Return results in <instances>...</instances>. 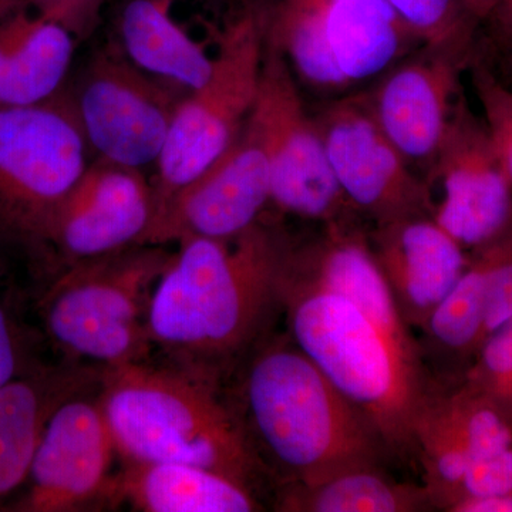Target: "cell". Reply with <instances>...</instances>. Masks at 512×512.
<instances>
[{
	"mask_svg": "<svg viewBox=\"0 0 512 512\" xmlns=\"http://www.w3.org/2000/svg\"><path fill=\"white\" fill-rule=\"evenodd\" d=\"M279 308L289 338L365 413L389 456H417L414 430L433 383L367 235L330 225L303 242L293 271L284 259Z\"/></svg>",
	"mask_w": 512,
	"mask_h": 512,
	"instance_id": "cell-1",
	"label": "cell"
},
{
	"mask_svg": "<svg viewBox=\"0 0 512 512\" xmlns=\"http://www.w3.org/2000/svg\"><path fill=\"white\" fill-rule=\"evenodd\" d=\"M288 245L261 221L237 237L178 242L148 305L151 348L174 365L221 377L279 308Z\"/></svg>",
	"mask_w": 512,
	"mask_h": 512,
	"instance_id": "cell-2",
	"label": "cell"
},
{
	"mask_svg": "<svg viewBox=\"0 0 512 512\" xmlns=\"http://www.w3.org/2000/svg\"><path fill=\"white\" fill-rule=\"evenodd\" d=\"M239 382L235 406L276 490L380 467L389 456L365 413L291 338L256 350Z\"/></svg>",
	"mask_w": 512,
	"mask_h": 512,
	"instance_id": "cell-3",
	"label": "cell"
},
{
	"mask_svg": "<svg viewBox=\"0 0 512 512\" xmlns=\"http://www.w3.org/2000/svg\"><path fill=\"white\" fill-rule=\"evenodd\" d=\"M101 370V409L123 463L192 464L259 495L269 477L220 377L148 359Z\"/></svg>",
	"mask_w": 512,
	"mask_h": 512,
	"instance_id": "cell-4",
	"label": "cell"
},
{
	"mask_svg": "<svg viewBox=\"0 0 512 512\" xmlns=\"http://www.w3.org/2000/svg\"><path fill=\"white\" fill-rule=\"evenodd\" d=\"M171 254L138 245L66 266L43 299L50 338L67 356L101 369L148 359V305Z\"/></svg>",
	"mask_w": 512,
	"mask_h": 512,
	"instance_id": "cell-5",
	"label": "cell"
},
{
	"mask_svg": "<svg viewBox=\"0 0 512 512\" xmlns=\"http://www.w3.org/2000/svg\"><path fill=\"white\" fill-rule=\"evenodd\" d=\"M266 39L293 74L325 93L382 77L421 46L387 0H281Z\"/></svg>",
	"mask_w": 512,
	"mask_h": 512,
	"instance_id": "cell-6",
	"label": "cell"
},
{
	"mask_svg": "<svg viewBox=\"0 0 512 512\" xmlns=\"http://www.w3.org/2000/svg\"><path fill=\"white\" fill-rule=\"evenodd\" d=\"M265 39V20L245 13L218 40L210 79L184 94L156 164V214L220 158L247 123L261 83Z\"/></svg>",
	"mask_w": 512,
	"mask_h": 512,
	"instance_id": "cell-7",
	"label": "cell"
},
{
	"mask_svg": "<svg viewBox=\"0 0 512 512\" xmlns=\"http://www.w3.org/2000/svg\"><path fill=\"white\" fill-rule=\"evenodd\" d=\"M90 154L70 92L0 107V227L37 242Z\"/></svg>",
	"mask_w": 512,
	"mask_h": 512,
	"instance_id": "cell-8",
	"label": "cell"
},
{
	"mask_svg": "<svg viewBox=\"0 0 512 512\" xmlns=\"http://www.w3.org/2000/svg\"><path fill=\"white\" fill-rule=\"evenodd\" d=\"M249 126L271 170V202L320 224L350 220L355 211L336 183L313 117L308 116L288 60L265 39L264 66Z\"/></svg>",
	"mask_w": 512,
	"mask_h": 512,
	"instance_id": "cell-9",
	"label": "cell"
},
{
	"mask_svg": "<svg viewBox=\"0 0 512 512\" xmlns=\"http://www.w3.org/2000/svg\"><path fill=\"white\" fill-rule=\"evenodd\" d=\"M70 94L94 156L138 170L160 160L184 97L134 66L119 46L94 55Z\"/></svg>",
	"mask_w": 512,
	"mask_h": 512,
	"instance_id": "cell-10",
	"label": "cell"
},
{
	"mask_svg": "<svg viewBox=\"0 0 512 512\" xmlns=\"http://www.w3.org/2000/svg\"><path fill=\"white\" fill-rule=\"evenodd\" d=\"M430 217L468 254L512 229V185L483 117L461 94L436 161L424 177Z\"/></svg>",
	"mask_w": 512,
	"mask_h": 512,
	"instance_id": "cell-11",
	"label": "cell"
},
{
	"mask_svg": "<svg viewBox=\"0 0 512 512\" xmlns=\"http://www.w3.org/2000/svg\"><path fill=\"white\" fill-rule=\"evenodd\" d=\"M313 120L330 170L356 214L375 224L430 214L423 177L383 133L366 93L333 100Z\"/></svg>",
	"mask_w": 512,
	"mask_h": 512,
	"instance_id": "cell-12",
	"label": "cell"
},
{
	"mask_svg": "<svg viewBox=\"0 0 512 512\" xmlns=\"http://www.w3.org/2000/svg\"><path fill=\"white\" fill-rule=\"evenodd\" d=\"M117 456L99 396L70 394L53 410L37 444L26 491L6 510H103Z\"/></svg>",
	"mask_w": 512,
	"mask_h": 512,
	"instance_id": "cell-13",
	"label": "cell"
},
{
	"mask_svg": "<svg viewBox=\"0 0 512 512\" xmlns=\"http://www.w3.org/2000/svg\"><path fill=\"white\" fill-rule=\"evenodd\" d=\"M156 215V192L143 171L94 158L50 215L37 242L66 266L144 245Z\"/></svg>",
	"mask_w": 512,
	"mask_h": 512,
	"instance_id": "cell-14",
	"label": "cell"
},
{
	"mask_svg": "<svg viewBox=\"0 0 512 512\" xmlns=\"http://www.w3.org/2000/svg\"><path fill=\"white\" fill-rule=\"evenodd\" d=\"M268 202V157L247 120L227 151L157 212L144 245L237 237L258 224Z\"/></svg>",
	"mask_w": 512,
	"mask_h": 512,
	"instance_id": "cell-15",
	"label": "cell"
},
{
	"mask_svg": "<svg viewBox=\"0 0 512 512\" xmlns=\"http://www.w3.org/2000/svg\"><path fill=\"white\" fill-rule=\"evenodd\" d=\"M100 2L45 0L0 18V107L29 106L62 92L77 46Z\"/></svg>",
	"mask_w": 512,
	"mask_h": 512,
	"instance_id": "cell-16",
	"label": "cell"
},
{
	"mask_svg": "<svg viewBox=\"0 0 512 512\" xmlns=\"http://www.w3.org/2000/svg\"><path fill=\"white\" fill-rule=\"evenodd\" d=\"M468 62L450 53L423 47L402 60L366 93L383 133L420 177H426L463 90L460 74Z\"/></svg>",
	"mask_w": 512,
	"mask_h": 512,
	"instance_id": "cell-17",
	"label": "cell"
},
{
	"mask_svg": "<svg viewBox=\"0 0 512 512\" xmlns=\"http://www.w3.org/2000/svg\"><path fill=\"white\" fill-rule=\"evenodd\" d=\"M367 239L404 322L423 329L466 271L470 254L430 214L376 224Z\"/></svg>",
	"mask_w": 512,
	"mask_h": 512,
	"instance_id": "cell-18",
	"label": "cell"
},
{
	"mask_svg": "<svg viewBox=\"0 0 512 512\" xmlns=\"http://www.w3.org/2000/svg\"><path fill=\"white\" fill-rule=\"evenodd\" d=\"M143 512H254L258 495L220 473L173 461L123 463L111 477L104 508Z\"/></svg>",
	"mask_w": 512,
	"mask_h": 512,
	"instance_id": "cell-19",
	"label": "cell"
},
{
	"mask_svg": "<svg viewBox=\"0 0 512 512\" xmlns=\"http://www.w3.org/2000/svg\"><path fill=\"white\" fill-rule=\"evenodd\" d=\"M119 46L144 73L188 93L210 79V53L171 15L170 0H130L119 18Z\"/></svg>",
	"mask_w": 512,
	"mask_h": 512,
	"instance_id": "cell-20",
	"label": "cell"
},
{
	"mask_svg": "<svg viewBox=\"0 0 512 512\" xmlns=\"http://www.w3.org/2000/svg\"><path fill=\"white\" fill-rule=\"evenodd\" d=\"M83 383L80 375L40 373L0 387V503L25 487L47 420Z\"/></svg>",
	"mask_w": 512,
	"mask_h": 512,
	"instance_id": "cell-21",
	"label": "cell"
},
{
	"mask_svg": "<svg viewBox=\"0 0 512 512\" xmlns=\"http://www.w3.org/2000/svg\"><path fill=\"white\" fill-rule=\"evenodd\" d=\"M285 512H414L434 508L426 485L402 484L380 467L356 468L311 485H285L275 493Z\"/></svg>",
	"mask_w": 512,
	"mask_h": 512,
	"instance_id": "cell-22",
	"label": "cell"
},
{
	"mask_svg": "<svg viewBox=\"0 0 512 512\" xmlns=\"http://www.w3.org/2000/svg\"><path fill=\"white\" fill-rule=\"evenodd\" d=\"M490 262V244L470 252L466 271L421 329L429 345L427 349L453 367L454 379H461L483 345L485 286Z\"/></svg>",
	"mask_w": 512,
	"mask_h": 512,
	"instance_id": "cell-23",
	"label": "cell"
},
{
	"mask_svg": "<svg viewBox=\"0 0 512 512\" xmlns=\"http://www.w3.org/2000/svg\"><path fill=\"white\" fill-rule=\"evenodd\" d=\"M421 46L470 62L480 20L463 0H387Z\"/></svg>",
	"mask_w": 512,
	"mask_h": 512,
	"instance_id": "cell-24",
	"label": "cell"
},
{
	"mask_svg": "<svg viewBox=\"0 0 512 512\" xmlns=\"http://www.w3.org/2000/svg\"><path fill=\"white\" fill-rule=\"evenodd\" d=\"M461 380L490 397L512 419V318L488 336Z\"/></svg>",
	"mask_w": 512,
	"mask_h": 512,
	"instance_id": "cell-25",
	"label": "cell"
},
{
	"mask_svg": "<svg viewBox=\"0 0 512 512\" xmlns=\"http://www.w3.org/2000/svg\"><path fill=\"white\" fill-rule=\"evenodd\" d=\"M471 83L498 156L512 185V86L484 63L471 66Z\"/></svg>",
	"mask_w": 512,
	"mask_h": 512,
	"instance_id": "cell-26",
	"label": "cell"
},
{
	"mask_svg": "<svg viewBox=\"0 0 512 512\" xmlns=\"http://www.w3.org/2000/svg\"><path fill=\"white\" fill-rule=\"evenodd\" d=\"M512 491V444L511 446L477 458L468 466L463 481L458 487L456 498L448 505L450 511L454 505L471 498L511 493Z\"/></svg>",
	"mask_w": 512,
	"mask_h": 512,
	"instance_id": "cell-27",
	"label": "cell"
},
{
	"mask_svg": "<svg viewBox=\"0 0 512 512\" xmlns=\"http://www.w3.org/2000/svg\"><path fill=\"white\" fill-rule=\"evenodd\" d=\"M20 349L18 336L8 312L0 306V387L20 375Z\"/></svg>",
	"mask_w": 512,
	"mask_h": 512,
	"instance_id": "cell-28",
	"label": "cell"
},
{
	"mask_svg": "<svg viewBox=\"0 0 512 512\" xmlns=\"http://www.w3.org/2000/svg\"><path fill=\"white\" fill-rule=\"evenodd\" d=\"M450 512H512V491L461 501Z\"/></svg>",
	"mask_w": 512,
	"mask_h": 512,
	"instance_id": "cell-29",
	"label": "cell"
},
{
	"mask_svg": "<svg viewBox=\"0 0 512 512\" xmlns=\"http://www.w3.org/2000/svg\"><path fill=\"white\" fill-rule=\"evenodd\" d=\"M487 22L497 26L500 43L504 46L505 62L512 74V16H495Z\"/></svg>",
	"mask_w": 512,
	"mask_h": 512,
	"instance_id": "cell-30",
	"label": "cell"
},
{
	"mask_svg": "<svg viewBox=\"0 0 512 512\" xmlns=\"http://www.w3.org/2000/svg\"><path fill=\"white\" fill-rule=\"evenodd\" d=\"M467 9L481 22H487L504 5L505 0H463Z\"/></svg>",
	"mask_w": 512,
	"mask_h": 512,
	"instance_id": "cell-31",
	"label": "cell"
},
{
	"mask_svg": "<svg viewBox=\"0 0 512 512\" xmlns=\"http://www.w3.org/2000/svg\"><path fill=\"white\" fill-rule=\"evenodd\" d=\"M40 2H45V0H0V18L6 13L12 12V10Z\"/></svg>",
	"mask_w": 512,
	"mask_h": 512,
	"instance_id": "cell-32",
	"label": "cell"
},
{
	"mask_svg": "<svg viewBox=\"0 0 512 512\" xmlns=\"http://www.w3.org/2000/svg\"><path fill=\"white\" fill-rule=\"evenodd\" d=\"M495 16H512V0H505L504 5L495 13L493 18H495Z\"/></svg>",
	"mask_w": 512,
	"mask_h": 512,
	"instance_id": "cell-33",
	"label": "cell"
},
{
	"mask_svg": "<svg viewBox=\"0 0 512 512\" xmlns=\"http://www.w3.org/2000/svg\"><path fill=\"white\" fill-rule=\"evenodd\" d=\"M511 76H512V74H511ZM505 83H507V82H505ZM508 84H511V86H512V83H508Z\"/></svg>",
	"mask_w": 512,
	"mask_h": 512,
	"instance_id": "cell-34",
	"label": "cell"
}]
</instances>
